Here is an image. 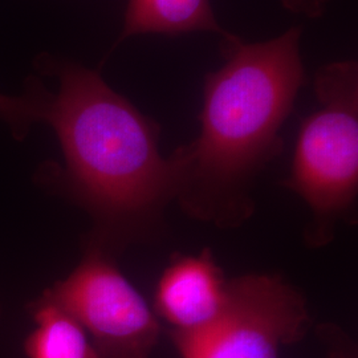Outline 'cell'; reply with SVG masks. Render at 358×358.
I'll return each instance as SVG.
<instances>
[{
  "instance_id": "6da1fadb",
  "label": "cell",
  "mask_w": 358,
  "mask_h": 358,
  "mask_svg": "<svg viewBox=\"0 0 358 358\" xmlns=\"http://www.w3.org/2000/svg\"><path fill=\"white\" fill-rule=\"evenodd\" d=\"M300 38V27L263 43L224 36V64L205 78L201 134L173 155L177 195L195 214L220 217L229 199L282 150L279 130L306 81Z\"/></svg>"
},
{
  "instance_id": "7a4b0ae2",
  "label": "cell",
  "mask_w": 358,
  "mask_h": 358,
  "mask_svg": "<svg viewBox=\"0 0 358 358\" xmlns=\"http://www.w3.org/2000/svg\"><path fill=\"white\" fill-rule=\"evenodd\" d=\"M56 72L60 87L43 121L57 134L73 190L115 227L153 220L179 186L174 158L158 150L159 129L100 73L76 64Z\"/></svg>"
},
{
  "instance_id": "3957f363",
  "label": "cell",
  "mask_w": 358,
  "mask_h": 358,
  "mask_svg": "<svg viewBox=\"0 0 358 358\" xmlns=\"http://www.w3.org/2000/svg\"><path fill=\"white\" fill-rule=\"evenodd\" d=\"M315 92L321 108L299 131L288 186L309 206L312 238L321 243L357 194V62L324 65L315 75Z\"/></svg>"
},
{
  "instance_id": "277c9868",
  "label": "cell",
  "mask_w": 358,
  "mask_h": 358,
  "mask_svg": "<svg viewBox=\"0 0 358 358\" xmlns=\"http://www.w3.org/2000/svg\"><path fill=\"white\" fill-rule=\"evenodd\" d=\"M41 300L62 309L87 332L99 358H149L159 322L128 279L100 250H90Z\"/></svg>"
},
{
  "instance_id": "5b68a950",
  "label": "cell",
  "mask_w": 358,
  "mask_h": 358,
  "mask_svg": "<svg viewBox=\"0 0 358 358\" xmlns=\"http://www.w3.org/2000/svg\"><path fill=\"white\" fill-rule=\"evenodd\" d=\"M309 325L306 300L279 278L250 275L229 282V303L205 331L173 332L182 358H279Z\"/></svg>"
},
{
  "instance_id": "8992f818",
  "label": "cell",
  "mask_w": 358,
  "mask_h": 358,
  "mask_svg": "<svg viewBox=\"0 0 358 358\" xmlns=\"http://www.w3.org/2000/svg\"><path fill=\"white\" fill-rule=\"evenodd\" d=\"M229 303V282L206 250L198 256H179L162 273L155 291L157 313L192 334L215 324Z\"/></svg>"
},
{
  "instance_id": "52a82bcc",
  "label": "cell",
  "mask_w": 358,
  "mask_h": 358,
  "mask_svg": "<svg viewBox=\"0 0 358 358\" xmlns=\"http://www.w3.org/2000/svg\"><path fill=\"white\" fill-rule=\"evenodd\" d=\"M195 31L223 38L230 34L217 24L210 0H129L118 41L134 35L178 36Z\"/></svg>"
},
{
  "instance_id": "ba28073f",
  "label": "cell",
  "mask_w": 358,
  "mask_h": 358,
  "mask_svg": "<svg viewBox=\"0 0 358 358\" xmlns=\"http://www.w3.org/2000/svg\"><path fill=\"white\" fill-rule=\"evenodd\" d=\"M35 329L27 336V358H99L87 332L62 309L38 299L29 306Z\"/></svg>"
},
{
  "instance_id": "9c48e42d",
  "label": "cell",
  "mask_w": 358,
  "mask_h": 358,
  "mask_svg": "<svg viewBox=\"0 0 358 358\" xmlns=\"http://www.w3.org/2000/svg\"><path fill=\"white\" fill-rule=\"evenodd\" d=\"M47 96L48 92L40 85H35L32 92L23 97L0 93V118L11 127L16 138L22 140L35 122L43 121Z\"/></svg>"
},
{
  "instance_id": "30bf717a",
  "label": "cell",
  "mask_w": 358,
  "mask_h": 358,
  "mask_svg": "<svg viewBox=\"0 0 358 358\" xmlns=\"http://www.w3.org/2000/svg\"><path fill=\"white\" fill-rule=\"evenodd\" d=\"M329 0H282L285 10L294 13H303L308 17L317 19L325 13Z\"/></svg>"
}]
</instances>
